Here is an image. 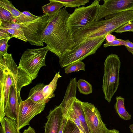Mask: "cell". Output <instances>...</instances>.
<instances>
[{
    "label": "cell",
    "mask_w": 133,
    "mask_h": 133,
    "mask_svg": "<svg viewBox=\"0 0 133 133\" xmlns=\"http://www.w3.org/2000/svg\"><path fill=\"white\" fill-rule=\"evenodd\" d=\"M70 14L64 7L49 17L48 24L42 33V41L46 44L50 52L59 57L75 46L72 34L66 25Z\"/></svg>",
    "instance_id": "cell-1"
},
{
    "label": "cell",
    "mask_w": 133,
    "mask_h": 133,
    "mask_svg": "<svg viewBox=\"0 0 133 133\" xmlns=\"http://www.w3.org/2000/svg\"><path fill=\"white\" fill-rule=\"evenodd\" d=\"M104 64L102 87L105 98L110 103L119 85V73L121 65L120 58L117 55L111 54L107 56Z\"/></svg>",
    "instance_id": "cell-2"
},
{
    "label": "cell",
    "mask_w": 133,
    "mask_h": 133,
    "mask_svg": "<svg viewBox=\"0 0 133 133\" xmlns=\"http://www.w3.org/2000/svg\"><path fill=\"white\" fill-rule=\"evenodd\" d=\"M100 0H96L90 5L76 8L67 19L66 25L72 34L95 21L100 8Z\"/></svg>",
    "instance_id": "cell-3"
},
{
    "label": "cell",
    "mask_w": 133,
    "mask_h": 133,
    "mask_svg": "<svg viewBox=\"0 0 133 133\" xmlns=\"http://www.w3.org/2000/svg\"><path fill=\"white\" fill-rule=\"evenodd\" d=\"M105 39V36H104L83 42L59 57L60 66L61 68L66 67L74 62L81 61L87 57L94 54Z\"/></svg>",
    "instance_id": "cell-4"
},
{
    "label": "cell",
    "mask_w": 133,
    "mask_h": 133,
    "mask_svg": "<svg viewBox=\"0 0 133 133\" xmlns=\"http://www.w3.org/2000/svg\"><path fill=\"white\" fill-rule=\"evenodd\" d=\"M49 50L47 46L28 49L21 58L18 67L24 71L32 80L36 78L40 68L46 65L45 58Z\"/></svg>",
    "instance_id": "cell-5"
},
{
    "label": "cell",
    "mask_w": 133,
    "mask_h": 133,
    "mask_svg": "<svg viewBox=\"0 0 133 133\" xmlns=\"http://www.w3.org/2000/svg\"><path fill=\"white\" fill-rule=\"evenodd\" d=\"M49 18L48 15L43 14L34 20L19 23L27 41L31 44L37 46L44 45L42 35L48 24Z\"/></svg>",
    "instance_id": "cell-6"
},
{
    "label": "cell",
    "mask_w": 133,
    "mask_h": 133,
    "mask_svg": "<svg viewBox=\"0 0 133 133\" xmlns=\"http://www.w3.org/2000/svg\"><path fill=\"white\" fill-rule=\"evenodd\" d=\"M0 65L3 66L10 76L14 84V88L20 92L22 88L31 83L32 80L23 70L17 66L11 54L7 53L0 56Z\"/></svg>",
    "instance_id": "cell-7"
},
{
    "label": "cell",
    "mask_w": 133,
    "mask_h": 133,
    "mask_svg": "<svg viewBox=\"0 0 133 133\" xmlns=\"http://www.w3.org/2000/svg\"><path fill=\"white\" fill-rule=\"evenodd\" d=\"M45 104L35 103L28 98L22 101L19 105L16 121L18 131L29 125L31 120L44 110Z\"/></svg>",
    "instance_id": "cell-8"
},
{
    "label": "cell",
    "mask_w": 133,
    "mask_h": 133,
    "mask_svg": "<svg viewBox=\"0 0 133 133\" xmlns=\"http://www.w3.org/2000/svg\"><path fill=\"white\" fill-rule=\"evenodd\" d=\"M81 103L89 133H106L108 129L97 109L91 103Z\"/></svg>",
    "instance_id": "cell-9"
},
{
    "label": "cell",
    "mask_w": 133,
    "mask_h": 133,
    "mask_svg": "<svg viewBox=\"0 0 133 133\" xmlns=\"http://www.w3.org/2000/svg\"><path fill=\"white\" fill-rule=\"evenodd\" d=\"M100 5L98 12L95 21L102 19L109 15L122 11L133 10V0H103Z\"/></svg>",
    "instance_id": "cell-10"
},
{
    "label": "cell",
    "mask_w": 133,
    "mask_h": 133,
    "mask_svg": "<svg viewBox=\"0 0 133 133\" xmlns=\"http://www.w3.org/2000/svg\"><path fill=\"white\" fill-rule=\"evenodd\" d=\"M14 87V84L10 76L6 69L0 65V119L5 117L4 109L7 105L10 88Z\"/></svg>",
    "instance_id": "cell-11"
},
{
    "label": "cell",
    "mask_w": 133,
    "mask_h": 133,
    "mask_svg": "<svg viewBox=\"0 0 133 133\" xmlns=\"http://www.w3.org/2000/svg\"><path fill=\"white\" fill-rule=\"evenodd\" d=\"M63 117L62 108L60 105L50 110L46 117L47 120L44 127V133H58Z\"/></svg>",
    "instance_id": "cell-12"
},
{
    "label": "cell",
    "mask_w": 133,
    "mask_h": 133,
    "mask_svg": "<svg viewBox=\"0 0 133 133\" xmlns=\"http://www.w3.org/2000/svg\"><path fill=\"white\" fill-rule=\"evenodd\" d=\"M22 101L20 92L12 85L10 91L8 102L4 109L5 116L8 118L17 120V117L20 105Z\"/></svg>",
    "instance_id": "cell-13"
},
{
    "label": "cell",
    "mask_w": 133,
    "mask_h": 133,
    "mask_svg": "<svg viewBox=\"0 0 133 133\" xmlns=\"http://www.w3.org/2000/svg\"><path fill=\"white\" fill-rule=\"evenodd\" d=\"M77 83L76 78H72L70 80L66 90L64 98L60 105L62 109L68 108L76 98Z\"/></svg>",
    "instance_id": "cell-14"
},
{
    "label": "cell",
    "mask_w": 133,
    "mask_h": 133,
    "mask_svg": "<svg viewBox=\"0 0 133 133\" xmlns=\"http://www.w3.org/2000/svg\"><path fill=\"white\" fill-rule=\"evenodd\" d=\"M45 85L43 83L36 85L30 90L28 98L37 103L46 104L48 101L45 99L43 93Z\"/></svg>",
    "instance_id": "cell-15"
},
{
    "label": "cell",
    "mask_w": 133,
    "mask_h": 133,
    "mask_svg": "<svg viewBox=\"0 0 133 133\" xmlns=\"http://www.w3.org/2000/svg\"><path fill=\"white\" fill-rule=\"evenodd\" d=\"M71 106L80 121L82 126L85 132L89 133L84 113L82 108L81 101L76 98L71 104Z\"/></svg>",
    "instance_id": "cell-16"
},
{
    "label": "cell",
    "mask_w": 133,
    "mask_h": 133,
    "mask_svg": "<svg viewBox=\"0 0 133 133\" xmlns=\"http://www.w3.org/2000/svg\"><path fill=\"white\" fill-rule=\"evenodd\" d=\"M61 77L59 71L56 73L52 81L44 87L43 90V94L45 99L48 101L50 98L55 96L54 92L56 88L58 80Z\"/></svg>",
    "instance_id": "cell-17"
},
{
    "label": "cell",
    "mask_w": 133,
    "mask_h": 133,
    "mask_svg": "<svg viewBox=\"0 0 133 133\" xmlns=\"http://www.w3.org/2000/svg\"><path fill=\"white\" fill-rule=\"evenodd\" d=\"M116 102L114 108L117 113L122 119L129 120L131 118V115L126 110L125 107L124 98L121 96L116 97Z\"/></svg>",
    "instance_id": "cell-18"
},
{
    "label": "cell",
    "mask_w": 133,
    "mask_h": 133,
    "mask_svg": "<svg viewBox=\"0 0 133 133\" xmlns=\"http://www.w3.org/2000/svg\"><path fill=\"white\" fill-rule=\"evenodd\" d=\"M49 3L42 7L44 14L49 17L56 13L64 6L62 3L57 0H49Z\"/></svg>",
    "instance_id": "cell-19"
},
{
    "label": "cell",
    "mask_w": 133,
    "mask_h": 133,
    "mask_svg": "<svg viewBox=\"0 0 133 133\" xmlns=\"http://www.w3.org/2000/svg\"><path fill=\"white\" fill-rule=\"evenodd\" d=\"M1 126L4 133H19L16 121L6 117L1 123Z\"/></svg>",
    "instance_id": "cell-20"
},
{
    "label": "cell",
    "mask_w": 133,
    "mask_h": 133,
    "mask_svg": "<svg viewBox=\"0 0 133 133\" xmlns=\"http://www.w3.org/2000/svg\"><path fill=\"white\" fill-rule=\"evenodd\" d=\"M62 110L63 114L65 115L68 120H69L73 122L76 124L81 131L84 133H86L71 105L68 108L65 110Z\"/></svg>",
    "instance_id": "cell-21"
},
{
    "label": "cell",
    "mask_w": 133,
    "mask_h": 133,
    "mask_svg": "<svg viewBox=\"0 0 133 133\" xmlns=\"http://www.w3.org/2000/svg\"><path fill=\"white\" fill-rule=\"evenodd\" d=\"M77 86L80 93L88 95L92 93L91 85L84 79H79L77 83Z\"/></svg>",
    "instance_id": "cell-22"
},
{
    "label": "cell",
    "mask_w": 133,
    "mask_h": 133,
    "mask_svg": "<svg viewBox=\"0 0 133 133\" xmlns=\"http://www.w3.org/2000/svg\"><path fill=\"white\" fill-rule=\"evenodd\" d=\"M39 16L35 15L28 11H24L18 17H16L15 22L21 23L34 20Z\"/></svg>",
    "instance_id": "cell-23"
},
{
    "label": "cell",
    "mask_w": 133,
    "mask_h": 133,
    "mask_svg": "<svg viewBox=\"0 0 133 133\" xmlns=\"http://www.w3.org/2000/svg\"><path fill=\"white\" fill-rule=\"evenodd\" d=\"M85 64L81 61L73 63L67 66L64 68L65 73L68 74L73 72L82 70L85 71Z\"/></svg>",
    "instance_id": "cell-24"
},
{
    "label": "cell",
    "mask_w": 133,
    "mask_h": 133,
    "mask_svg": "<svg viewBox=\"0 0 133 133\" xmlns=\"http://www.w3.org/2000/svg\"><path fill=\"white\" fill-rule=\"evenodd\" d=\"M62 3L65 8L70 7L74 8L79 7V6L84 5L89 3V0H57Z\"/></svg>",
    "instance_id": "cell-25"
},
{
    "label": "cell",
    "mask_w": 133,
    "mask_h": 133,
    "mask_svg": "<svg viewBox=\"0 0 133 133\" xmlns=\"http://www.w3.org/2000/svg\"><path fill=\"white\" fill-rule=\"evenodd\" d=\"M0 5L8 10L15 17L18 16L22 12L14 6L11 1L8 0H0Z\"/></svg>",
    "instance_id": "cell-26"
},
{
    "label": "cell",
    "mask_w": 133,
    "mask_h": 133,
    "mask_svg": "<svg viewBox=\"0 0 133 133\" xmlns=\"http://www.w3.org/2000/svg\"><path fill=\"white\" fill-rule=\"evenodd\" d=\"M11 34L13 37L19 39L25 42L28 41L22 30L6 28H0Z\"/></svg>",
    "instance_id": "cell-27"
},
{
    "label": "cell",
    "mask_w": 133,
    "mask_h": 133,
    "mask_svg": "<svg viewBox=\"0 0 133 133\" xmlns=\"http://www.w3.org/2000/svg\"><path fill=\"white\" fill-rule=\"evenodd\" d=\"M81 130L76 124L68 120L64 126L63 133H79Z\"/></svg>",
    "instance_id": "cell-28"
},
{
    "label": "cell",
    "mask_w": 133,
    "mask_h": 133,
    "mask_svg": "<svg viewBox=\"0 0 133 133\" xmlns=\"http://www.w3.org/2000/svg\"><path fill=\"white\" fill-rule=\"evenodd\" d=\"M16 17L8 10L0 5V19L15 22Z\"/></svg>",
    "instance_id": "cell-29"
},
{
    "label": "cell",
    "mask_w": 133,
    "mask_h": 133,
    "mask_svg": "<svg viewBox=\"0 0 133 133\" xmlns=\"http://www.w3.org/2000/svg\"><path fill=\"white\" fill-rule=\"evenodd\" d=\"M125 32H133V22H130L123 25L115 30L114 32L122 33Z\"/></svg>",
    "instance_id": "cell-30"
},
{
    "label": "cell",
    "mask_w": 133,
    "mask_h": 133,
    "mask_svg": "<svg viewBox=\"0 0 133 133\" xmlns=\"http://www.w3.org/2000/svg\"><path fill=\"white\" fill-rule=\"evenodd\" d=\"M11 37L4 38L0 39V56H3L6 54L9 46L8 42Z\"/></svg>",
    "instance_id": "cell-31"
},
{
    "label": "cell",
    "mask_w": 133,
    "mask_h": 133,
    "mask_svg": "<svg viewBox=\"0 0 133 133\" xmlns=\"http://www.w3.org/2000/svg\"><path fill=\"white\" fill-rule=\"evenodd\" d=\"M123 45L126 46L125 40L122 39L116 38L114 41L111 42H106L103 45L104 48L109 46Z\"/></svg>",
    "instance_id": "cell-32"
},
{
    "label": "cell",
    "mask_w": 133,
    "mask_h": 133,
    "mask_svg": "<svg viewBox=\"0 0 133 133\" xmlns=\"http://www.w3.org/2000/svg\"><path fill=\"white\" fill-rule=\"evenodd\" d=\"M125 42L127 49L133 55V43L128 39L125 40Z\"/></svg>",
    "instance_id": "cell-33"
},
{
    "label": "cell",
    "mask_w": 133,
    "mask_h": 133,
    "mask_svg": "<svg viewBox=\"0 0 133 133\" xmlns=\"http://www.w3.org/2000/svg\"><path fill=\"white\" fill-rule=\"evenodd\" d=\"M13 38L12 35L5 31L0 29V39L4 38Z\"/></svg>",
    "instance_id": "cell-34"
},
{
    "label": "cell",
    "mask_w": 133,
    "mask_h": 133,
    "mask_svg": "<svg viewBox=\"0 0 133 133\" xmlns=\"http://www.w3.org/2000/svg\"><path fill=\"white\" fill-rule=\"evenodd\" d=\"M105 39L107 42H111L114 41L116 38L115 36L109 33L105 36Z\"/></svg>",
    "instance_id": "cell-35"
},
{
    "label": "cell",
    "mask_w": 133,
    "mask_h": 133,
    "mask_svg": "<svg viewBox=\"0 0 133 133\" xmlns=\"http://www.w3.org/2000/svg\"><path fill=\"white\" fill-rule=\"evenodd\" d=\"M63 117L62 123L58 133H63L64 126L68 120L65 115L63 114Z\"/></svg>",
    "instance_id": "cell-36"
},
{
    "label": "cell",
    "mask_w": 133,
    "mask_h": 133,
    "mask_svg": "<svg viewBox=\"0 0 133 133\" xmlns=\"http://www.w3.org/2000/svg\"><path fill=\"white\" fill-rule=\"evenodd\" d=\"M23 133H36L35 129L30 126L26 129H25Z\"/></svg>",
    "instance_id": "cell-37"
},
{
    "label": "cell",
    "mask_w": 133,
    "mask_h": 133,
    "mask_svg": "<svg viewBox=\"0 0 133 133\" xmlns=\"http://www.w3.org/2000/svg\"><path fill=\"white\" fill-rule=\"evenodd\" d=\"M106 133H120L119 131L116 129H108Z\"/></svg>",
    "instance_id": "cell-38"
},
{
    "label": "cell",
    "mask_w": 133,
    "mask_h": 133,
    "mask_svg": "<svg viewBox=\"0 0 133 133\" xmlns=\"http://www.w3.org/2000/svg\"><path fill=\"white\" fill-rule=\"evenodd\" d=\"M130 131L133 133V124H131L129 126Z\"/></svg>",
    "instance_id": "cell-39"
},
{
    "label": "cell",
    "mask_w": 133,
    "mask_h": 133,
    "mask_svg": "<svg viewBox=\"0 0 133 133\" xmlns=\"http://www.w3.org/2000/svg\"><path fill=\"white\" fill-rule=\"evenodd\" d=\"M0 133H4L2 128L1 126L0 127Z\"/></svg>",
    "instance_id": "cell-40"
},
{
    "label": "cell",
    "mask_w": 133,
    "mask_h": 133,
    "mask_svg": "<svg viewBox=\"0 0 133 133\" xmlns=\"http://www.w3.org/2000/svg\"><path fill=\"white\" fill-rule=\"evenodd\" d=\"M79 133H84L81 131Z\"/></svg>",
    "instance_id": "cell-41"
}]
</instances>
